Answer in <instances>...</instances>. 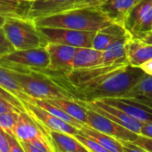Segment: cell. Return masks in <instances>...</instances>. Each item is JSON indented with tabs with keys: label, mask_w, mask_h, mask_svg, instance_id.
I'll return each mask as SVG.
<instances>
[{
	"label": "cell",
	"mask_w": 152,
	"mask_h": 152,
	"mask_svg": "<svg viewBox=\"0 0 152 152\" xmlns=\"http://www.w3.org/2000/svg\"><path fill=\"white\" fill-rule=\"evenodd\" d=\"M144 74L145 72L141 67L126 64L73 87L69 92L76 100L84 102H94L105 98H120L127 94Z\"/></svg>",
	"instance_id": "6da1fadb"
},
{
	"label": "cell",
	"mask_w": 152,
	"mask_h": 152,
	"mask_svg": "<svg viewBox=\"0 0 152 152\" xmlns=\"http://www.w3.org/2000/svg\"><path fill=\"white\" fill-rule=\"evenodd\" d=\"M37 27L63 28L84 31H98L112 22L97 5L57 12L33 20Z\"/></svg>",
	"instance_id": "7a4b0ae2"
},
{
	"label": "cell",
	"mask_w": 152,
	"mask_h": 152,
	"mask_svg": "<svg viewBox=\"0 0 152 152\" xmlns=\"http://www.w3.org/2000/svg\"><path fill=\"white\" fill-rule=\"evenodd\" d=\"M7 68L11 70L12 75L20 84L23 91L31 98L40 100H76L74 95L56 79L40 74L39 70L33 71L34 69H16L9 67Z\"/></svg>",
	"instance_id": "3957f363"
},
{
	"label": "cell",
	"mask_w": 152,
	"mask_h": 152,
	"mask_svg": "<svg viewBox=\"0 0 152 152\" xmlns=\"http://www.w3.org/2000/svg\"><path fill=\"white\" fill-rule=\"evenodd\" d=\"M3 28L13 50L45 47L47 44L35 22L27 17L6 16Z\"/></svg>",
	"instance_id": "277c9868"
},
{
	"label": "cell",
	"mask_w": 152,
	"mask_h": 152,
	"mask_svg": "<svg viewBox=\"0 0 152 152\" xmlns=\"http://www.w3.org/2000/svg\"><path fill=\"white\" fill-rule=\"evenodd\" d=\"M0 64L16 69H48L50 58L45 47L13 50L0 56Z\"/></svg>",
	"instance_id": "5b68a950"
},
{
	"label": "cell",
	"mask_w": 152,
	"mask_h": 152,
	"mask_svg": "<svg viewBox=\"0 0 152 152\" xmlns=\"http://www.w3.org/2000/svg\"><path fill=\"white\" fill-rule=\"evenodd\" d=\"M47 43H55L74 47H92L96 31H84L63 28L37 27Z\"/></svg>",
	"instance_id": "8992f818"
},
{
	"label": "cell",
	"mask_w": 152,
	"mask_h": 152,
	"mask_svg": "<svg viewBox=\"0 0 152 152\" xmlns=\"http://www.w3.org/2000/svg\"><path fill=\"white\" fill-rule=\"evenodd\" d=\"M123 27L134 38L141 39L152 30V0H142L129 12Z\"/></svg>",
	"instance_id": "52a82bcc"
},
{
	"label": "cell",
	"mask_w": 152,
	"mask_h": 152,
	"mask_svg": "<svg viewBox=\"0 0 152 152\" xmlns=\"http://www.w3.org/2000/svg\"><path fill=\"white\" fill-rule=\"evenodd\" d=\"M77 101L83 106L97 111L102 116H105L106 118L111 119L112 121L127 128L128 130L137 134H141V128L143 123L131 117L130 115L126 114L122 110L115 106H112L103 102L102 100H95L94 102H84L79 100Z\"/></svg>",
	"instance_id": "ba28073f"
},
{
	"label": "cell",
	"mask_w": 152,
	"mask_h": 152,
	"mask_svg": "<svg viewBox=\"0 0 152 152\" xmlns=\"http://www.w3.org/2000/svg\"><path fill=\"white\" fill-rule=\"evenodd\" d=\"M86 118L87 126L114 137L117 140L134 142L139 135L90 108H86Z\"/></svg>",
	"instance_id": "9c48e42d"
},
{
	"label": "cell",
	"mask_w": 152,
	"mask_h": 152,
	"mask_svg": "<svg viewBox=\"0 0 152 152\" xmlns=\"http://www.w3.org/2000/svg\"><path fill=\"white\" fill-rule=\"evenodd\" d=\"M87 6L89 5L82 0H37L31 3L26 17L33 20L37 18Z\"/></svg>",
	"instance_id": "30bf717a"
},
{
	"label": "cell",
	"mask_w": 152,
	"mask_h": 152,
	"mask_svg": "<svg viewBox=\"0 0 152 152\" xmlns=\"http://www.w3.org/2000/svg\"><path fill=\"white\" fill-rule=\"evenodd\" d=\"M25 111H27L37 122H38L44 128L57 132H62L76 135L79 133V129L61 119L60 118L49 113L45 110L37 106L30 102H23Z\"/></svg>",
	"instance_id": "8fae6325"
},
{
	"label": "cell",
	"mask_w": 152,
	"mask_h": 152,
	"mask_svg": "<svg viewBox=\"0 0 152 152\" xmlns=\"http://www.w3.org/2000/svg\"><path fill=\"white\" fill-rule=\"evenodd\" d=\"M45 48L50 58L48 69L56 72H67L72 69V61L77 47L55 43H47Z\"/></svg>",
	"instance_id": "7c38bea8"
},
{
	"label": "cell",
	"mask_w": 152,
	"mask_h": 152,
	"mask_svg": "<svg viewBox=\"0 0 152 152\" xmlns=\"http://www.w3.org/2000/svg\"><path fill=\"white\" fill-rule=\"evenodd\" d=\"M20 142L47 137L45 129L27 111H20L17 124L12 133Z\"/></svg>",
	"instance_id": "4fadbf2b"
},
{
	"label": "cell",
	"mask_w": 152,
	"mask_h": 152,
	"mask_svg": "<svg viewBox=\"0 0 152 152\" xmlns=\"http://www.w3.org/2000/svg\"><path fill=\"white\" fill-rule=\"evenodd\" d=\"M142 0H104L97 7L112 22L123 26V22L133 7Z\"/></svg>",
	"instance_id": "5bb4252c"
},
{
	"label": "cell",
	"mask_w": 152,
	"mask_h": 152,
	"mask_svg": "<svg viewBox=\"0 0 152 152\" xmlns=\"http://www.w3.org/2000/svg\"><path fill=\"white\" fill-rule=\"evenodd\" d=\"M45 132L54 152H88L72 134L48 129H45Z\"/></svg>",
	"instance_id": "9a60e30c"
},
{
	"label": "cell",
	"mask_w": 152,
	"mask_h": 152,
	"mask_svg": "<svg viewBox=\"0 0 152 152\" xmlns=\"http://www.w3.org/2000/svg\"><path fill=\"white\" fill-rule=\"evenodd\" d=\"M129 33L125 29V28L118 23H112L98 31H96L92 47L99 50L104 51L115 41L128 36Z\"/></svg>",
	"instance_id": "2e32d148"
},
{
	"label": "cell",
	"mask_w": 152,
	"mask_h": 152,
	"mask_svg": "<svg viewBox=\"0 0 152 152\" xmlns=\"http://www.w3.org/2000/svg\"><path fill=\"white\" fill-rule=\"evenodd\" d=\"M126 55L130 65L141 67L146 61L152 60V45L131 37L126 43Z\"/></svg>",
	"instance_id": "e0dca14e"
},
{
	"label": "cell",
	"mask_w": 152,
	"mask_h": 152,
	"mask_svg": "<svg viewBox=\"0 0 152 152\" xmlns=\"http://www.w3.org/2000/svg\"><path fill=\"white\" fill-rule=\"evenodd\" d=\"M120 98L137 102L152 109V75L145 73L139 82Z\"/></svg>",
	"instance_id": "ac0fdd59"
},
{
	"label": "cell",
	"mask_w": 152,
	"mask_h": 152,
	"mask_svg": "<svg viewBox=\"0 0 152 152\" xmlns=\"http://www.w3.org/2000/svg\"><path fill=\"white\" fill-rule=\"evenodd\" d=\"M130 35L112 43L107 49L102 51L101 65L126 64L129 63L126 55V43Z\"/></svg>",
	"instance_id": "d6986e66"
},
{
	"label": "cell",
	"mask_w": 152,
	"mask_h": 152,
	"mask_svg": "<svg viewBox=\"0 0 152 152\" xmlns=\"http://www.w3.org/2000/svg\"><path fill=\"white\" fill-rule=\"evenodd\" d=\"M102 51L93 47H77L72 61V69L91 68L101 65Z\"/></svg>",
	"instance_id": "ffe728a7"
},
{
	"label": "cell",
	"mask_w": 152,
	"mask_h": 152,
	"mask_svg": "<svg viewBox=\"0 0 152 152\" xmlns=\"http://www.w3.org/2000/svg\"><path fill=\"white\" fill-rule=\"evenodd\" d=\"M0 87L18 98L20 102H30L31 97L28 96L21 88L20 84L12 75L11 70L0 64Z\"/></svg>",
	"instance_id": "44dd1931"
},
{
	"label": "cell",
	"mask_w": 152,
	"mask_h": 152,
	"mask_svg": "<svg viewBox=\"0 0 152 152\" xmlns=\"http://www.w3.org/2000/svg\"><path fill=\"white\" fill-rule=\"evenodd\" d=\"M79 131L96 141L108 152H124L121 142L114 137L102 133L87 125H85Z\"/></svg>",
	"instance_id": "7402d4cb"
},
{
	"label": "cell",
	"mask_w": 152,
	"mask_h": 152,
	"mask_svg": "<svg viewBox=\"0 0 152 152\" xmlns=\"http://www.w3.org/2000/svg\"><path fill=\"white\" fill-rule=\"evenodd\" d=\"M50 103L57 106L63 111H65L69 116L73 117L74 118L86 124L87 118H86V108L80 104L77 100H70V99H52V100H45Z\"/></svg>",
	"instance_id": "603a6c76"
},
{
	"label": "cell",
	"mask_w": 152,
	"mask_h": 152,
	"mask_svg": "<svg viewBox=\"0 0 152 152\" xmlns=\"http://www.w3.org/2000/svg\"><path fill=\"white\" fill-rule=\"evenodd\" d=\"M30 102H32V103L36 104L37 106H38V107H40V108L45 110L48 111L49 113H51V114H53V115H54V116L60 118L61 119L66 121L67 123L70 124L71 126L77 127V128L79 129V130H80L85 125H86V124H85V123H83V122H81V121H79V120H77V119H76V118H74L73 117L69 116V115L67 114L65 111H63L62 110H61V109L58 108L57 106H55V105L50 103L49 102H47V101H45V100H40V99H34V98H32L31 101H30Z\"/></svg>",
	"instance_id": "cb8c5ba5"
},
{
	"label": "cell",
	"mask_w": 152,
	"mask_h": 152,
	"mask_svg": "<svg viewBox=\"0 0 152 152\" xmlns=\"http://www.w3.org/2000/svg\"><path fill=\"white\" fill-rule=\"evenodd\" d=\"M20 144L24 152H54L48 136L22 142Z\"/></svg>",
	"instance_id": "d4e9b609"
},
{
	"label": "cell",
	"mask_w": 152,
	"mask_h": 152,
	"mask_svg": "<svg viewBox=\"0 0 152 152\" xmlns=\"http://www.w3.org/2000/svg\"><path fill=\"white\" fill-rule=\"evenodd\" d=\"M19 113L17 111L0 113V128L6 133L12 134L17 124Z\"/></svg>",
	"instance_id": "484cf974"
},
{
	"label": "cell",
	"mask_w": 152,
	"mask_h": 152,
	"mask_svg": "<svg viewBox=\"0 0 152 152\" xmlns=\"http://www.w3.org/2000/svg\"><path fill=\"white\" fill-rule=\"evenodd\" d=\"M74 136L76 137V139L79 142H81L86 148V150L88 151V152H108L107 150H105L103 147H102L96 141H94V139L90 138L86 134L81 133L80 131H79L78 134H77Z\"/></svg>",
	"instance_id": "4316f807"
},
{
	"label": "cell",
	"mask_w": 152,
	"mask_h": 152,
	"mask_svg": "<svg viewBox=\"0 0 152 152\" xmlns=\"http://www.w3.org/2000/svg\"><path fill=\"white\" fill-rule=\"evenodd\" d=\"M0 97L4 99V100H6L7 102L14 104L19 109H20L22 111H25V109H24V106H23V102H20L18 98H16L12 94H11L10 93H8L7 91H5L4 89H3L2 87H0Z\"/></svg>",
	"instance_id": "83f0119b"
},
{
	"label": "cell",
	"mask_w": 152,
	"mask_h": 152,
	"mask_svg": "<svg viewBox=\"0 0 152 152\" xmlns=\"http://www.w3.org/2000/svg\"><path fill=\"white\" fill-rule=\"evenodd\" d=\"M145 152H152V138L139 134L135 141H134Z\"/></svg>",
	"instance_id": "f1b7e54d"
},
{
	"label": "cell",
	"mask_w": 152,
	"mask_h": 152,
	"mask_svg": "<svg viewBox=\"0 0 152 152\" xmlns=\"http://www.w3.org/2000/svg\"><path fill=\"white\" fill-rule=\"evenodd\" d=\"M6 137L9 145V152H24L20 142L12 134L6 133Z\"/></svg>",
	"instance_id": "f546056e"
},
{
	"label": "cell",
	"mask_w": 152,
	"mask_h": 152,
	"mask_svg": "<svg viewBox=\"0 0 152 152\" xmlns=\"http://www.w3.org/2000/svg\"><path fill=\"white\" fill-rule=\"evenodd\" d=\"M123 147L124 152H145L143 149H142L140 146H138L134 142L132 141H124V140H118Z\"/></svg>",
	"instance_id": "4dcf8cb0"
},
{
	"label": "cell",
	"mask_w": 152,
	"mask_h": 152,
	"mask_svg": "<svg viewBox=\"0 0 152 152\" xmlns=\"http://www.w3.org/2000/svg\"><path fill=\"white\" fill-rule=\"evenodd\" d=\"M9 111H17V112H20L22 111L20 109H19L17 106H15L14 104L7 102L6 100L3 99L0 97V113L3 112H9Z\"/></svg>",
	"instance_id": "1f68e13d"
},
{
	"label": "cell",
	"mask_w": 152,
	"mask_h": 152,
	"mask_svg": "<svg viewBox=\"0 0 152 152\" xmlns=\"http://www.w3.org/2000/svg\"><path fill=\"white\" fill-rule=\"evenodd\" d=\"M0 152H9V145L6 132L0 128Z\"/></svg>",
	"instance_id": "d6a6232c"
},
{
	"label": "cell",
	"mask_w": 152,
	"mask_h": 152,
	"mask_svg": "<svg viewBox=\"0 0 152 152\" xmlns=\"http://www.w3.org/2000/svg\"><path fill=\"white\" fill-rule=\"evenodd\" d=\"M141 135L152 138V123H143L141 128Z\"/></svg>",
	"instance_id": "836d02e7"
},
{
	"label": "cell",
	"mask_w": 152,
	"mask_h": 152,
	"mask_svg": "<svg viewBox=\"0 0 152 152\" xmlns=\"http://www.w3.org/2000/svg\"><path fill=\"white\" fill-rule=\"evenodd\" d=\"M0 46L1 47H7V48H10V49H12L13 50V48L10 45L7 37H6L5 34H4V31L3 27L0 28Z\"/></svg>",
	"instance_id": "e575fe53"
},
{
	"label": "cell",
	"mask_w": 152,
	"mask_h": 152,
	"mask_svg": "<svg viewBox=\"0 0 152 152\" xmlns=\"http://www.w3.org/2000/svg\"><path fill=\"white\" fill-rule=\"evenodd\" d=\"M141 68L142 69V70L149 74V75H152V60H150L148 61H146L145 63H143Z\"/></svg>",
	"instance_id": "d590c367"
},
{
	"label": "cell",
	"mask_w": 152,
	"mask_h": 152,
	"mask_svg": "<svg viewBox=\"0 0 152 152\" xmlns=\"http://www.w3.org/2000/svg\"><path fill=\"white\" fill-rule=\"evenodd\" d=\"M141 40L152 45V30L151 31H150L148 34H146L142 38H141Z\"/></svg>",
	"instance_id": "8d00e7d4"
},
{
	"label": "cell",
	"mask_w": 152,
	"mask_h": 152,
	"mask_svg": "<svg viewBox=\"0 0 152 152\" xmlns=\"http://www.w3.org/2000/svg\"><path fill=\"white\" fill-rule=\"evenodd\" d=\"M86 4L89 5V6H93V5H97L99 3V0H82Z\"/></svg>",
	"instance_id": "74e56055"
},
{
	"label": "cell",
	"mask_w": 152,
	"mask_h": 152,
	"mask_svg": "<svg viewBox=\"0 0 152 152\" xmlns=\"http://www.w3.org/2000/svg\"><path fill=\"white\" fill-rule=\"evenodd\" d=\"M13 51L12 49H10V48H7V47H1L0 46V56L6 53H9V52H12Z\"/></svg>",
	"instance_id": "f35d334b"
},
{
	"label": "cell",
	"mask_w": 152,
	"mask_h": 152,
	"mask_svg": "<svg viewBox=\"0 0 152 152\" xmlns=\"http://www.w3.org/2000/svg\"><path fill=\"white\" fill-rule=\"evenodd\" d=\"M5 20H6V16L0 13V28H2L4 26V24L5 22Z\"/></svg>",
	"instance_id": "ab89813d"
},
{
	"label": "cell",
	"mask_w": 152,
	"mask_h": 152,
	"mask_svg": "<svg viewBox=\"0 0 152 152\" xmlns=\"http://www.w3.org/2000/svg\"><path fill=\"white\" fill-rule=\"evenodd\" d=\"M0 1H3V2H12V3H18L19 1L20 0H0Z\"/></svg>",
	"instance_id": "60d3db41"
},
{
	"label": "cell",
	"mask_w": 152,
	"mask_h": 152,
	"mask_svg": "<svg viewBox=\"0 0 152 152\" xmlns=\"http://www.w3.org/2000/svg\"><path fill=\"white\" fill-rule=\"evenodd\" d=\"M20 1H25V2H29V3H33L35 1H37V0H20Z\"/></svg>",
	"instance_id": "b9f144b4"
},
{
	"label": "cell",
	"mask_w": 152,
	"mask_h": 152,
	"mask_svg": "<svg viewBox=\"0 0 152 152\" xmlns=\"http://www.w3.org/2000/svg\"><path fill=\"white\" fill-rule=\"evenodd\" d=\"M104 0H99V3L98 4H100V3H102V2H103Z\"/></svg>",
	"instance_id": "7bdbcfd3"
}]
</instances>
